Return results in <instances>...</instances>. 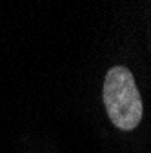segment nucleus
Masks as SVG:
<instances>
[{"label": "nucleus", "mask_w": 151, "mask_h": 153, "mask_svg": "<svg viewBox=\"0 0 151 153\" xmlns=\"http://www.w3.org/2000/svg\"><path fill=\"white\" fill-rule=\"evenodd\" d=\"M104 106L111 122L118 129L131 131L142 120V97L135 84L133 73L124 66L111 68L102 88Z\"/></svg>", "instance_id": "1"}]
</instances>
